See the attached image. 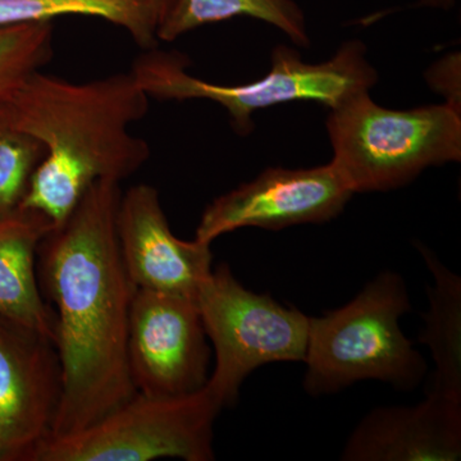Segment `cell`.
I'll return each mask as SVG.
<instances>
[{
  "instance_id": "cell-1",
  "label": "cell",
  "mask_w": 461,
  "mask_h": 461,
  "mask_svg": "<svg viewBox=\"0 0 461 461\" xmlns=\"http://www.w3.org/2000/svg\"><path fill=\"white\" fill-rule=\"evenodd\" d=\"M121 195L120 182H94L38 249L39 284L54 305L63 375L50 437L86 429L136 393L127 339L138 287L118 244Z\"/></svg>"
},
{
  "instance_id": "cell-2",
  "label": "cell",
  "mask_w": 461,
  "mask_h": 461,
  "mask_svg": "<svg viewBox=\"0 0 461 461\" xmlns=\"http://www.w3.org/2000/svg\"><path fill=\"white\" fill-rule=\"evenodd\" d=\"M149 99L131 71L87 83L35 72L5 103L18 129L45 148L21 208L58 227L94 182L138 172L150 149L130 127L147 115Z\"/></svg>"
},
{
  "instance_id": "cell-3",
  "label": "cell",
  "mask_w": 461,
  "mask_h": 461,
  "mask_svg": "<svg viewBox=\"0 0 461 461\" xmlns=\"http://www.w3.org/2000/svg\"><path fill=\"white\" fill-rule=\"evenodd\" d=\"M411 309L406 282L386 271L348 304L309 317L305 393L332 395L364 379L402 391L420 386L429 369L426 360L400 329V318Z\"/></svg>"
},
{
  "instance_id": "cell-4",
  "label": "cell",
  "mask_w": 461,
  "mask_h": 461,
  "mask_svg": "<svg viewBox=\"0 0 461 461\" xmlns=\"http://www.w3.org/2000/svg\"><path fill=\"white\" fill-rule=\"evenodd\" d=\"M187 59L177 53L148 50L131 72L149 98L205 99L222 105L236 131L253 129V114L296 100L321 103L330 109L377 83V71L366 59L360 41H348L326 62H305L296 50L280 45L272 53V67L263 78L241 85L208 83L187 72Z\"/></svg>"
},
{
  "instance_id": "cell-5",
  "label": "cell",
  "mask_w": 461,
  "mask_h": 461,
  "mask_svg": "<svg viewBox=\"0 0 461 461\" xmlns=\"http://www.w3.org/2000/svg\"><path fill=\"white\" fill-rule=\"evenodd\" d=\"M327 130L330 163L354 194L399 189L461 159L460 109L448 103L393 111L363 91L330 109Z\"/></svg>"
},
{
  "instance_id": "cell-6",
  "label": "cell",
  "mask_w": 461,
  "mask_h": 461,
  "mask_svg": "<svg viewBox=\"0 0 461 461\" xmlns=\"http://www.w3.org/2000/svg\"><path fill=\"white\" fill-rule=\"evenodd\" d=\"M196 303L215 354L205 387L221 408L238 402L242 384L259 366L304 363L308 315L282 305L269 294L248 290L227 264L212 271Z\"/></svg>"
},
{
  "instance_id": "cell-7",
  "label": "cell",
  "mask_w": 461,
  "mask_h": 461,
  "mask_svg": "<svg viewBox=\"0 0 461 461\" xmlns=\"http://www.w3.org/2000/svg\"><path fill=\"white\" fill-rule=\"evenodd\" d=\"M221 411L206 387L185 396L136 393L86 429L45 439L32 461H212Z\"/></svg>"
},
{
  "instance_id": "cell-8",
  "label": "cell",
  "mask_w": 461,
  "mask_h": 461,
  "mask_svg": "<svg viewBox=\"0 0 461 461\" xmlns=\"http://www.w3.org/2000/svg\"><path fill=\"white\" fill-rule=\"evenodd\" d=\"M127 357L136 393L173 397L208 382L209 348L198 303L138 290L130 314Z\"/></svg>"
},
{
  "instance_id": "cell-9",
  "label": "cell",
  "mask_w": 461,
  "mask_h": 461,
  "mask_svg": "<svg viewBox=\"0 0 461 461\" xmlns=\"http://www.w3.org/2000/svg\"><path fill=\"white\" fill-rule=\"evenodd\" d=\"M63 393L56 342L0 314V461H32Z\"/></svg>"
},
{
  "instance_id": "cell-10",
  "label": "cell",
  "mask_w": 461,
  "mask_h": 461,
  "mask_svg": "<svg viewBox=\"0 0 461 461\" xmlns=\"http://www.w3.org/2000/svg\"><path fill=\"white\" fill-rule=\"evenodd\" d=\"M353 195L330 162L312 168H268L206 206L195 239L212 244L245 227L278 230L327 222L344 211Z\"/></svg>"
},
{
  "instance_id": "cell-11",
  "label": "cell",
  "mask_w": 461,
  "mask_h": 461,
  "mask_svg": "<svg viewBox=\"0 0 461 461\" xmlns=\"http://www.w3.org/2000/svg\"><path fill=\"white\" fill-rule=\"evenodd\" d=\"M117 235L124 267L138 290L196 302L213 271L211 244L185 241L172 232L156 187L135 185L121 195Z\"/></svg>"
},
{
  "instance_id": "cell-12",
  "label": "cell",
  "mask_w": 461,
  "mask_h": 461,
  "mask_svg": "<svg viewBox=\"0 0 461 461\" xmlns=\"http://www.w3.org/2000/svg\"><path fill=\"white\" fill-rule=\"evenodd\" d=\"M461 456V402L427 393L411 406H378L355 427L344 461H455Z\"/></svg>"
},
{
  "instance_id": "cell-13",
  "label": "cell",
  "mask_w": 461,
  "mask_h": 461,
  "mask_svg": "<svg viewBox=\"0 0 461 461\" xmlns=\"http://www.w3.org/2000/svg\"><path fill=\"white\" fill-rule=\"evenodd\" d=\"M56 229L47 215L20 208L0 221V314L41 330L56 342V315L39 284L38 249Z\"/></svg>"
},
{
  "instance_id": "cell-14",
  "label": "cell",
  "mask_w": 461,
  "mask_h": 461,
  "mask_svg": "<svg viewBox=\"0 0 461 461\" xmlns=\"http://www.w3.org/2000/svg\"><path fill=\"white\" fill-rule=\"evenodd\" d=\"M417 248L433 277L432 286H427L429 309L420 335L436 366L429 393L461 402V280L429 248Z\"/></svg>"
},
{
  "instance_id": "cell-15",
  "label": "cell",
  "mask_w": 461,
  "mask_h": 461,
  "mask_svg": "<svg viewBox=\"0 0 461 461\" xmlns=\"http://www.w3.org/2000/svg\"><path fill=\"white\" fill-rule=\"evenodd\" d=\"M102 18L122 27L142 50H153L162 14L156 0H0V27L53 23L58 17Z\"/></svg>"
},
{
  "instance_id": "cell-16",
  "label": "cell",
  "mask_w": 461,
  "mask_h": 461,
  "mask_svg": "<svg viewBox=\"0 0 461 461\" xmlns=\"http://www.w3.org/2000/svg\"><path fill=\"white\" fill-rule=\"evenodd\" d=\"M239 16L262 20L297 45H309L304 14L293 0H175L158 27V41H176L200 26Z\"/></svg>"
},
{
  "instance_id": "cell-17",
  "label": "cell",
  "mask_w": 461,
  "mask_h": 461,
  "mask_svg": "<svg viewBox=\"0 0 461 461\" xmlns=\"http://www.w3.org/2000/svg\"><path fill=\"white\" fill-rule=\"evenodd\" d=\"M53 23L0 27V104L53 57Z\"/></svg>"
},
{
  "instance_id": "cell-18",
  "label": "cell",
  "mask_w": 461,
  "mask_h": 461,
  "mask_svg": "<svg viewBox=\"0 0 461 461\" xmlns=\"http://www.w3.org/2000/svg\"><path fill=\"white\" fill-rule=\"evenodd\" d=\"M45 157L41 141L18 129L0 104V221L16 213Z\"/></svg>"
},
{
  "instance_id": "cell-19",
  "label": "cell",
  "mask_w": 461,
  "mask_h": 461,
  "mask_svg": "<svg viewBox=\"0 0 461 461\" xmlns=\"http://www.w3.org/2000/svg\"><path fill=\"white\" fill-rule=\"evenodd\" d=\"M429 84L436 90L441 91L445 96H447L448 104L460 109V56L459 54H451L445 57L441 62L437 63L430 69Z\"/></svg>"
},
{
  "instance_id": "cell-20",
  "label": "cell",
  "mask_w": 461,
  "mask_h": 461,
  "mask_svg": "<svg viewBox=\"0 0 461 461\" xmlns=\"http://www.w3.org/2000/svg\"><path fill=\"white\" fill-rule=\"evenodd\" d=\"M456 0H420V5L427 7L448 8L454 5Z\"/></svg>"
},
{
  "instance_id": "cell-21",
  "label": "cell",
  "mask_w": 461,
  "mask_h": 461,
  "mask_svg": "<svg viewBox=\"0 0 461 461\" xmlns=\"http://www.w3.org/2000/svg\"><path fill=\"white\" fill-rule=\"evenodd\" d=\"M158 8H159L160 14H162V20L165 18L167 12L171 9L175 0H156Z\"/></svg>"
}]
</instances>
